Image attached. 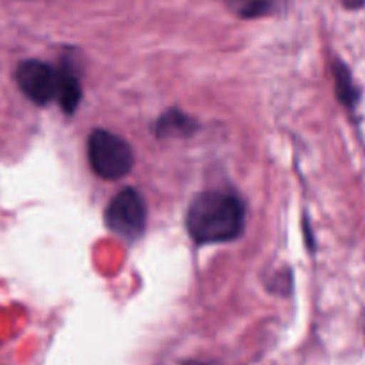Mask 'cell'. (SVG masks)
<instances>
[{
    "label": "cell",
    "mask_w": 365,
    "mask_h": 365,
    "mask_svg": "<svg viewBox=\"0 0 365 365\" xmlns=\"http://www.w3.org/2000/svg\"><path fill=\"white\" fill-rule=\"evenodd\" d=\"M245 216V205L235 195L207 191L191 202L185 214V227L198 245L228 242L242 234Z\"/></svg>",
    "instance_id": "cell-1"
},
{
    "label": "cell",
    "mask_w": 365,
    "mask_h": 365,
    "mask_svg": "<svg viewBox=\"0 0 365 365\" xmlns=\"http://www.w3.org/2000/svg\"><path fill=\"white\" fill-rule=\"evenodd\" d=\"M88 160L100 178L118 180L130 173L134 152L120 135L109 130H95L88 139Z\"/></svg>",
    "instance_id": "cell-2"
},
{
    "label": "cell",
    "mask_w": 365,
    "mask_h": 365,
    "mask_svg": "<svg viewBox=\"0 0 365 365\" xmlns=\"http://www.w3.org/2000/svg\"><path fill=\"white\" fill-rule=\"evenodd\" d=\"M106 225L120 237L134 241L145 232L146 205L135 189H123L109 202L106 209Z\"/></svg>",
    "instance_id": "cell-3"
},
{
    "label": "cell",
    "mask_w": 365,
    "mask_h": 365,
    "mask_svg": "<svg viewBox=\"0 0 365 365\" xmlns=\"http://www.w3.org/2000/svg\"><path fill=\"white\" fill-rule=\"evenodd\" d=\"M14 78L18 88L31 102L46 106L52 100H57V84H59L57 68L38 59L21 61L14 71Z\"/></svg>",
    "instance_id": "cell-4"
},
{
    "label": "cell",
    "mask_w": 365,
    "mask_h": 365,
    "mask_svg": "<svg viewBox=\"0 0 365 365\" xmlns=\"http://www.w3.org/2000/svg\"><path fill=\"white\" fill-rule=\"evenodd\" d=\"M198 130V123L189 114L178 109H170L155 121L153 132L159 139L189 138Z\"/></svg>",
    "instance_id": "cell-5"
},
{
    "label": "cell",
    "mask_w": 365,
    "mask_h": 365,
    "mask_svg": "<svg viewBox=\"0 0 365 365\" xmlns=\"http://www.w3.org/2000/svg\"><path fill=\"white\" fill-rule=\"evenodd\" d=\"M59 73V84H57V102L61 109L66 114H73L82 98V88L78 84V78L70 64H63L57 68Z\"/></svg>",
    "instance_id": "cell-6"
},
{
    "label": "cell",
    "mask_w": 365,
    "mask_h": 365,
    "mask_svg": "<svg viewBox=\"0 0 365 365\" xmlns=\"http://www.w3.org/2000/svg\"><path fill=\"white\" fill-rule=\"evenodd\" d=\"M223 2L237 16L252 20V18H260L273 13L278 0H223Z\"/></svg>",
    "instance_id": "cell-7"
},
{
    "label": "cell",
    "mask_w": 365,
    "mask_h": 365,
    "mask_svg": "<svg viewBox=\"0 0 365 365\" xmlns=\"http://www.w3.org/2000/svg\"><path fill=\"white\" fill-rule=\"evenodd\" d=\"M334 75L335 91H337L339 102L344 103L346 107L351 109V107H355L356 102H359V91H356L355 84H353L351 73H349V70L341 63V61H337V63H335Z\"/></svg>",
    "instance_id": "cell-8"
},
{
    "label": "cell",
    "mask_w": 365,
    "mask_h": 365,
    "mask_svg": "<svg viewBox=\"0 0 365 365\" xmlns=\"http://www.w3.org/2000/svg\"><path fill=\"white\" fill-rule=\"evenodd\" d=\"M180 365H209V364L200 362V360H187V362H184V364H180Z\"/></svg>",
    "instance_id": "cell-9"
}]
</instances>
